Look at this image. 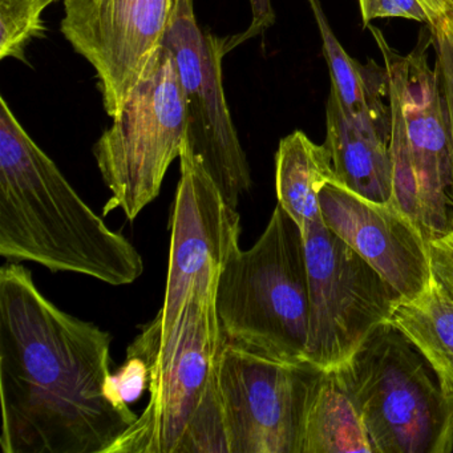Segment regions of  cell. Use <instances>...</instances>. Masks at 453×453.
I'll return each mask as SVG.
<instances>
[{
	"label": "cell",
	"instance_id": "obj_1",
	"mask_svg": "<svg viewBox=\"0 0 453 453\" xmlns=\"http://www.w3.org/2000/svg\"><path fill=\"white\" fill-rule=\"evenodd\" d=\"M112 336L60 310L23 265L0 270L4 453H108L136 421L113 384Z\"/></svg>",
	"mask_w": 453,
	"mask_h": 453
},
{
	"label": "cell",
	"instance_id": "obj_2",
	"mask_svg": "<svg viewBox=\"0 0 453 453\" xmlns=\"http://www.w3.org/2000/svg\"><path fill=\"white\" fill-rule=\"evenodd\" d=\"M0 256L112 286L142 277L144 262L81 200L57 164L0 99Z\"/></svg>",
	"mask_w": 453,
	"mask_h": 453
},
{
	"label": "cell",
	"instance_id": "obj_3",
	"mask_svg": "<svg viewBox=\"0 0 453 453\" xmlns=\"http://www.w3.org/2000/svg\"><path fill=\"white\" fill-rule=\"evenodd\" d=\"M216 293L188 301L161 338L140 334L127 357L147 365L150 402L108 453H227L219 389V363L226 339Z\"/></svg>",
	"mask_w": 453,
	"mask_h": 453
},
{
	"label": "cell",
	"instance_id": "obj_4",
	"mask_svg": "<svg viewBox=\"0 0 453 453\" xmlns=\"http://www.w3.org/2000/svg\"><path fill=\"white\" fill-rule=\"evenodd\" d=\"M216 309L227 343L288 363H306L310 296L301 227L275 206L249 250L219 275Z\"/></svg>",
	"mask_w": 453,
	"mask_h": 453
},
{
	"label": "cell",
	"instance_id": "obj_5",
	"mask_svg": "<svg viewBox=\"0 0 453 453\" xmlns=\"http://www.w3.org/2000/svg\"><path fill=\"white\" fill-rule=\"evenodd\" d=\"M386 65L394 161L392 203L423 230L428 240L449 232L453 160L449 124L436 70L426 47L400 57L380 30L368 25Z\"/></svg>",
	"mask_w": 453,
	"mask_h": 453
},
{
	"label": "cell",
	"instance_id": "obj_6",
	"mask_svg": "<svg viewBox=\"0 0 453 453\" xmlns=\"http://www.w3.org/2000/svg\"><path fill=\"white\" fill-rule=\"evenodd\" d=\"M376 453L453 449V389L391 322L346 362Z\"/></svg>",
	"mask_w": 453,
	"mask_h": 453
},
{
	"label": "cell",
	"instance_id": "obj_7",
	"mask_svg": "<svg viewBox=\"0 0 453 453\" xmlns=\"http://www.w3.org/2000/svg\"><path fill=\"white\" fill-rule=\"evenodd\" d=\"M187 139L184 89L173 52L161 44L94 155L112 198L104 214L121 209L134 221L160 195L164 177Z\"/></svg>",
	"mask_w": 453,
	"mask_h": 453
},
{
	"label": "cell",
	"instance_id": "obj_8",
	"mask_svg": "<svg viewBox=\"0 0 453 453\" xmlns=\"http://www.w3.org/2000/svg\"><path fill=\"white\" fill-rule=\"evenodd\" d=\"M303 238L310 296L306 362L335 367L389 322L402 296L322 217L307 225Z\"/></svg>",
	"mask_w": 453,
	"mask_h": 453
},
{
	"label": "cell",
	"instance_id": "obj_9",
	"mask_svg": "<svg viewBox=\"0 0 453 453\" xmlns=\"http://www.w3.org/2000/svg\"><path fill=\"white\" fill-rule=\"evenodd\" d=\"M163 44L176 58L184 89L185 147L208 172L225 203L237 211L253 182L222 84V59L232 50L230 38L198 26L193 0H176Z\"/></svg>",
	"mask_w": 453,
	"mask_h": 453
},
{
	"label": "cell",
	"instance_id": "obj_10",
	"mask_svg": "<svg viewBox=\"0 0 453 453\" xmlns=\"http://www.w3.org/2000/svg\"><path fill=\"white\" fill-rule=\"evenodd\" d=\"M180 177L172 205L171 250L163 307L142 326V335L161 338L176 325L188 301L216 293L219 275L240 249L241 219L187 147L180 155Z\"/></svg>",
	"mask_w": 453,
	"mask_h": 453
},
{
	"label": "cell",
	"instance_id": "obj_11",
	"mask_svg": "<svg viewBox=\"0 0 453 453\" xmlns=\"http://www.w3.org/2000/svg\"><path fill=\"white\" fill-rule=\"evenodd\" d=\"M225 343L219 389L227 453H301L302 426L312 372Z\"/></svg>",
	"mask_w": 453,
	"mask_h": 453
},
{
	"label": "cell",
	"instance_id": "obj_12",
	"mask_svg": "<svg viewBox=\"0 0 453 453\" xmlns=\"http://www.w3.org/2000/svg\"><path fill=\"white\" fill-rule=\"evenodd\" d=\"M176 0H65L62 34L96 71L115 118L164 43Z\"/></svg>",
	"mask_w": 453,
	"mask_h": 453
},
{
	"label": "cell",
	"instance_id": "obj_13",
	"mask_svg": "<svg viewBox=\"0 0 453 453\" xmlns=\"http://www.w3.org/2000/svg\"><path fill=\"white\" fill-rule=\"evenodd\" d=\"M326 226L367 261L403 299L420 296L432 280L428 238L392 203H375L328 182L319 192Z\"/></svg>",
	"mask_w": 453,
	"mask_h": 453
},
{
	"label": "cell",
	"instance_id": "obj_14",
	"mask_svg": "<svg viewBox=\"0 0 453 453\" xmlns=\"http://www.w3.org/2000/svg\"><path fill=\"white\" fill-rule=\"evenodd\" d=\"M326 148L336 182L375 203H392L391 127L354 118L331 89L326 108Z\"/></svg>",
	"mask_w": 453,
	"mask_h": 453
},
{
	"label": "cell",
	"instance_id": "obj_15",
	"mask_svg": "<svg viewBox=\"0 0 453 453\" xmlns=\"http://www.w3.org/2000/svg\"><path fill=\"white\" fill-rule=\"evenodd\" d=\"M376 453L346 362L315 368L307 392L301 453Z\"/></svg>",
	"mask_w": 453,
	"mask_h": 453
},
{
	"label": "cell",
	"instance_id": "obj_16",
	"mask_svg": "<svg viewBox=\"0 0 453 453\" xmlns=\"http://www.w3.org/2000/svg\"><path fill=\"white\" fill-rule=\"evenodd\" d=\"M336 181L333 160L326 145L314 144L302 131L280 140L275 155L278 205L296 221L302 233L320 219L319 192Z\"/></svg>",
	"mask_w": 453,
	"mask_h": 453
},
{
	"label": "cell",
	"instance_id": "obj_17",
	"mask_svg": "<svg viewBox=\"0 0 453 453\" xmlns=\"http://www.w3.org/2000/svg\"><path fill=\"white\" fill-rule=\"evenodd\" d=\"M389 322L428 360L440 379L453 389V299L432 277L413 299H400Z\"/></svg>",
	"mask_w": 453,
	"mask_h": 453
},
{
	"label": "cell",
	"instance_id": "obj_18",
	"mask_svg": "<svg viewBox=\"0 0 453 453\" xmlns=\"http://www.w3.org/2000/svg\"><path fill=\"white\" fill-rule=\"evenodd\" d=\"M309 2L330 68L331 89L338 95L347 112L354 118L391 127L389 105L387 107L381 100L383 95H387L386 71L380 76L372 75L367 68L352 59L331 30L319 0Z\"/></svg>",
	"mask_w": 453,
	"mask_h": 453
},
{
	"label": "cell",
	"instance_id": "obj_19",
	"mask_svg": "<svg viewBox=\"0 0 453 453\" xmlns=\"http://www.w3.org/2000/svg\"><path fill=\"white\" fill-rule=\"evenodd\" d=\"M55 0H0V59L26 62V49L46 33L44 10Z\"/></svg>",
	"mask_w": 453,
	"mask_h": 453
},
{
	"label": "cell",
	"instance_id": "obj_20",
	"mask_svg": "<svg viewBox=\"0 0 453 453\" xmlns=\"http://www.w3.org/2000/svg\"><path fill=\"white\" fill-rule=\"evenodd\" d=\"M429 31H431L434 54H436L434 70L439 76L440 89H441L442 99H444L448 124H449L453 160V7L434 25L429 26ZM449 200L453 208V174Z\"/></svg>",
	"mask_w": 453,
	"mask_h": 453
},
{
	"label": "cell",
	"instance_id": "obj_21",
	"mask_svg": "<svg viewBox=\"0 0 453 453\" xmlns=\"http://www.w3.org/2000/svg\"><path fill=\"white\" fill-rule=\"evenodd\" d=\"M363 23L379 18H404L420 23H429L426 10L418 0H359Z\"/></svg>",
	"mask_w": 453,
	"mask_h": 453
},
{
	"label": "cell",
	"instance_id": "obj_22",
	"mask_svg": "<svg viewBox=\"0 0 453 453\" xmlns=\"http://www.w3.org/2000/svg\"><path fill=\"white\" fill-rule=\"evenodd\" d=\"M432 277L453 299V226L440 237L428 240Z\"/></svg>",
	"mask_w": 453,
	"mask_h": 453
},
{
	"label": "cell",
	"instance_id": "obj_23",
	"mask_svg": "<svg viewBox=\"0 0 453 453\" xmlns=\"http://www.w3.org/2000/svg\"><path fill=\"white\" fill-rule=\"evenodd\" d=\"M147 365L139 357H127L120 372L113 376V384L127 403L134 402L148 388Z\"/></svg>",
	"mask_w": 453,
	"mask_h": 453
},
{
	"label": "cell",
	"instance_id": "obj_24",
	"mask_svg": "<svg viewBox=\"0 0 453 453\" xmlns=\"http://www.w3.org/2000/svg\"><path fill=\"white\" fill-rule=\"evenodd\" d=\"M251 19L250 27L238 36L237 41L233 42V47L242 43L243 41L261 35L267 28L272 27L275 23V12L273 9L272 0H250Z\"/></svg>",
	"mask_w": 453,
	"mask_h": 453
},
{
	"label": "cell",
	"instance_id": "obj_25",
	"mask_svg": "<svg viewBox=\"0 0 453 453\" xmlns=\"http://www.w3.org/2000/svg\"><path fill=\"white\" fill-rule=\"evenodd\" d=\"M428 17V26L434 25L453 7V0H418Z\"/></svg>",
	"mask_w": 453,
	"mask_h": 453
}]
</instances>
